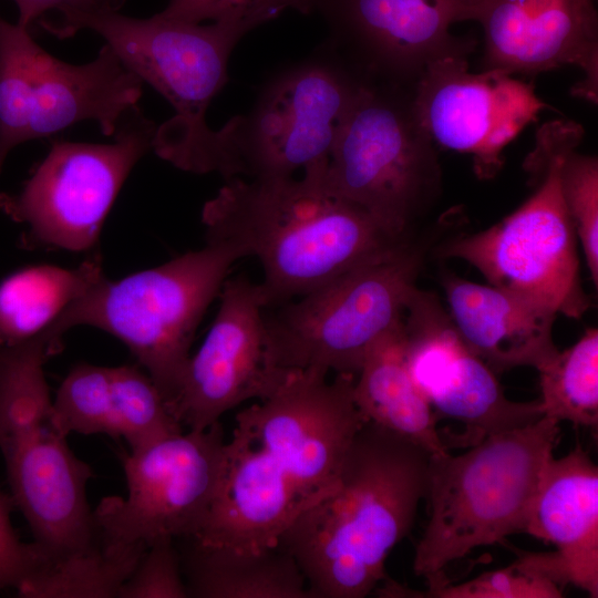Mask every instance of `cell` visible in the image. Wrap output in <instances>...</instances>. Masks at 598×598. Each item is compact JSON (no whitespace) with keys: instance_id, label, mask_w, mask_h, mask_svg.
<instances>
[{"instance_id":"cell-22","label":"cell","mask_w":598,"mask_h":598,"mask_svg":"<svg viewBox=\"0 0 598 598\" xmlns=\"http://www.w3.org/2000/svg\"><path fill=\"white\" fill-rule=\"evenodd\" d=\"M448 315L470 349L495 373L536 370L559 351L553 340L556 313L507 290L455 276L443 279Z\"/></svg>"},{"instance_id":"cell-19","label":"cell","mask_w":598,"mask_h":598,"mask_svg":"<svg viewBox=\"0 0 598 598\" xmlns=\"http://www.w3.org/2000/svg\"><path fill=\"white\" fill-rule=\"evenodd\" d=\"M465 21L483 30V70L511 75L578 68L571 91L598 101V16L594 0H480Z\"/></svg>"},{"instance_id":"cell-30","label":"cell","mask_w":598,"mask_h":598,"mask_svg":"<svg viewBox=\"0 0 598 598\" xmlns=\"http://www.w3.org/2000/svg\"><path fill=\"white\" fill-rule=\"evenodd\" d=\"M287 10L312 12L310 0H169L161 16L193 23L230 22L249 32Z\"/></svg>"},{"instance_id":"cell-26","label":"cell","mask_w":598,"mask_h":598,"mask_svg":"<svg viewBox=\"0 0 598 598\" xmlns=\"http://www.w3.org/2000/svg\"><path fill=\"white\" fill-rule=\"evenodd\" d=\"M145 548L107 542L97 532L96 540L84 549L40 559L17 592L27 598L117 597Z\"/></svg>"},{"instance_id":"cell-25","label":"cell","mask_w":598,"mask_h":598,"mask_svg":"<svg viewBox=\"0 0 598 598\" xmlns=\"http://www.w3.org/2000/svg\"><path fill=\"white\" fill-rule=\"evenodd\" d=\"M103 276L99 252L72 269L37 265L8 275L0 281V347L47 331Z\"/></svg>"},{"instance_id":"cell-33","label":"cell","mask_w":598,"mask_h":598,"mask_svg":"<svg viewBox=\"0 0 598 598\" xmlns=\"http://www.w3.org/2000/svg\"><path fill=\"white\" fill-rule=\"evenodd\" d=\"M12 497L0 491V590L17 588L37 567L40 554L34 543H24L11 522Z\"/></svg>"},{"instance_id":"cell-11","label":"cell","mask_w":598,"mask_h":598,"mask_svg":"<svg viewBox=\"0 0 598 598\" xmlns=\"http://www.w3.org/2000/svg\"><path fill=\"white\" fill-rule=\"evenodd\" d=\"M326 176L386 234L408 228L440 184L435 144L417 120L412 87L370 82L348 114Z\"/></svg>"},{"instance_id":"cell-2","label":"cell","mask_w":598,"mask_h":598,"mask_svg":"<svg viewBox=\"0 0 598 598\" xmlns=\"http://www.w3.org/2000/svg\"><path fill=\"white\" fill-rule=\"evenodd\" d=\"M431 455L373 422L360 426L332 491L278 542L301 569L311 598H363L388 577L386 558L410 534L425 498Z\"/></svg>"},{"instance_id":"cell-15","label":"cell","mask_w":598,"mask_h":598,"mask_svg":"<svg viewBox=\"0 0 598 598\" xmlns=\"http://www.w3.org/2000/svg\"><path fill=\"white\" fill-rule=\"evenodd\" d=\"M403 332L409 372L437 421L464 426L456 446H471L544 416L539 400L517 402L505 395L496 373L465 343L433 293L414 288Z\"/></svg>"},{"instance_id":"cell-5","label":"cell","mask_w":598,"mask_h":598,"mask_svg":"<svg viewBox=\"0 0 598 598\" xmlns=\"http://www.w3.org/2000/svg\"><path fill=\"white\" fill-rule=\"evenodd\" d=\"M559 432L558 421L543 416L491 434L461 454L431 455L429 520L415 546L414 574L429 587L444 584L452 561L524 533Z\"/></svg>"},{"instance_id":"cell-18","label":"cell","mask_w":598,"mask_h":598,"mask_svg":"<svg viewBox=\"0 0 598 598\" xmlns=\"http://www.w3.org/2000/svg\"><path fill=\"white\" fill-rule=\"evenodd\" d=\"M328 42L371 82L413 87L444 58H468L475 41L452 32L460 22L448 0H310Z\"/></svg>"},{"instance_id":"cell-16","label":"cell","mask_w":598,"mask_h":598,"mask_svg":"<svg viewBox=\"0 0 598 598\" xmlns=\"http://www.w3.org/2000/svg\"><path fill=\"white\" fill-rule=\"evenodd\" d=\"M218 297L214 322L168 403L188 430H205L241 403L269 396L290 372L272 359L259 283L227 278Z\"/></svg>"},{"instance_id":"cell-28","label":"cell","mask_w":598,"mask_h":598,"mask_svg":"<svg viewBox=\"0 0 598 598\" xmlns=\"http://www.w3.org/2000/svg\"><path fill=\"white\" fill-rule=\"evenodd\" d=\"M567 586L549 553L523 551L518 559L501 569L485 571L470 580L448 581L414 591L399 586L398 597L426 598H560Z\"/></svg>"},{"instance_id":"cell-20","label":"cell","mask_w":598,"mask_h":598,"mask_svg":"<svg viewBox=\"0 0 598 598\" xmlns=\"http://www.w3.org/2000/svg\"><path fill=\"white\" fill-rule=\"evenodd\" d=\"M53 410L66 434H105L131 450L184 431L140 365L76 364L58 389Z\"/></svg>"},{"instance_id":"cell-17","label":"cell","mask_w":598,"mask_h":598,"mask_svg":"<svg viewBox=\"0 0 598 598\" xmlns=\"http://www.w3.org/2000/svg\"><path fill=\"white\" fill-rule=\"evenodd\" d=\"M412 96L417 120L434 144L472 155L483 179L497 174L505 146L550 107L532 83L498 70L472 72L467 58L432 62Z\"/></svg>"},{"instance_id":"cell-10","label":"cell","mask_w":598,"mask_h":598,"mask_svg":"<svg viewBox=\"0 0 598 598\" xmlns=\"http://www.w3.org/2000/svg\"><path fill=\"white\" fill-rule=\"evenodd\" d=\"M423 262L408 239L265 316L275 363L286 371L357 375L369 350L401 321Z\"/></svg>"},{"instance_id":"cell-4","label":"cell","mask_w":598,"mask_h":598,"mask_svg":"<svg viewBox=\"0 0 598 598\" xmlns=\"http://www.w3.org/2000/svg\"><path fill=\"white\" fill-rule=\"evenodd\" d=\"M59 349L48 332L0 347V452L41 559L84 549L97 537L86 498L93 473L70 448L44 377Z\"/></svg>"},{"instance_id":"cell-3","label":"cell","mask_w":598,"mask_h":598,"mask_svg":"<svg viewBox=\"0 0 598 598\" xmlns=\"http://www.w3.org/2000/svg\"><path fill=\"white\" fill-rule=\"evenodd\" d=\"M328 162L300 177H235L202 209L206 239L256 257L267 308L328 282L405 239L386 234L364 210L339 196Z\"/></svg>"},{"instance_id":"cell-1","label":"cell","mask_w":598,"mask_h":598,"mask_svg":"<svg viewBox=\"0 0 598 598\" xmlns=\"http://www.w3.org/2000/svg\"><path fill=\"white\" fill-rule=\"evenodd\" d=\"M354 378L293 370L269 396L240 410L215 497L189 538L246 549L277 546L292 522L332 491L365 422L353 400Z\"/></svg>"},{"instance_id":"cell-9","label":"cell","mask_w":598,"mask_h":598,"mask_svg":"<svg viewBox=\"0 0 598 598\" xmlns=\"http://www.w3.org/2000/svg\"><path fill=\"white\" fill-rule=\"evenodd\" d=\"M100 34L140 79L173 106L157 125L153 151L184 172L207 174L213 128L206 123L210 102L228 81V63L249 31L230 22L193 23L156 13L147 19L118 12L87 17L79 31Z\"/></svg>"},{"instance_id":"cell-13","label":"cell","mask_w":598,"mask_h":598,"mask_svg":"<svg viewBox=\"0 0 598 598\" xmlns=\"http://www.w3.org/2000/svg\"><path fill=\"white\" fill-rule=\"evenodd\" d=\"M156 128L137 104L120 120L113 143L54 141L18 192L0 193V212L27 227L24 246L92 249L125 179L153 148Z\"/></svg>"},{"instance_id":"cell-14","label":"cell","mask_w":598,"mask_h":598,"mask_svg":"<svg viewBox=\"0 0 598 598\" xmlns=\"http://www.w3.org/2000/svg\"><path fill=\"white\" fill-rule=\"evenodd\" d=\"M219 422L131 450L122 458L126 496H107L93 511L111 543L146 547L159 538H186L202 527L224 464Z\"/></svg>"},{"instance_id":"cell-32","label":"cell","mask_w":598,"mask_h":598,"mask_svg":"<svg viewBox=\"0 0 598 598\" xmlns=\"http://www.w3.org/2000/svg\"><path fill=\"white\" fill-rule=\"evenodd\" d=\"M18 8L17 23L28 30L40 27L65 39L79 31L80 22L91 16L118 12L125 0H13Z\"/></svg>"},{"instance_id":"cell-24","label":"cell","mask_w":598,"mask_h":598,"mask_svg":"<svg viewBox=\"0 0 598 598\" xmlns=\"http://www.w3.org/2000/svg\"><path fill=\"white\" fill-rule=\"evenodd\" d=\"M353 400L365 421L414 441L432 455L448 452L437 419L409 372L403 320L367 353L354 378Z\"/></svg>"},{"instance_id":"cell-6","label":"cell","mask_w":598,"mask_h":598,"mask_svg":"<svg viewBox=\"0 0 598 598\" xmlns=\"http://www.w3.org/2000/svg\"><path fill=\"white\" fill-rule=\"evenodd\" d=\"M582 136L574 121L542 125L523 165L536 187L533 195L496 225L448 241L442 256L471 264L494 287L579 319L590 300L580 281L577 236L561 196L559 167Z\"/></svg>"},{"instance_id":"cell-31","label":"cell","mask_w":598,"mask_h":598,"mask_svg":"<svg viewBox=\"0 0 598 598\" xmlns=\"http://www.w3.org/2000/svg\"><path fill=\"white\" fill-rule=\"evenodd\" d=\"M120 598H186L181 555L174 538H159L141 555L120 588Z\"/></svg>"},{"instance_id":"cell-7","label":"cell","mask_w":598,"mask_h":598,"mask_svg":"<svg viewBox=\"0 0 598 598\" xmlns=\"http://www.w3.org/2000/svg\"><path fill=\"white\" fill-rule=\"evenodd\" d=\"M370 81L328 42L272 75L248 112L213 130L207 174L225 181L291 176L329 161Z\"/></svg>"},{"instance_id":"cell-21","label":"cell","mask_w":598,"mask_h":598,"mask_svg":"<svg viewBox=\"0 0 598 598\" xmlns=\"http://www.w3.org/2000/svg\"><path fill=\"white\" fill-rule=\"evenodd\" d=\"M524 533L556 547L567 585L598 597V467L580 444L548 460Z\"/></svg>"},{"instance_id":"cell-12","label":"cell","mask_w":598,"mask_h":598,"mask_svg":"<svg viewBox=\"0 0 598 598\" xmlns=\"http://www.w3.org/2000/svg\"><path fill=\"white\" fill-rule=\"evenodd\" d=\"M143 81L104 44L85 64L59 60L31 31L0 17V174L10 152L82 121L113 136L138 104Z\"/></svg>"},{"instance_id":"cell-23","label":"cell","mask_w":598,"mask_h":598,"mask_svg":"<svg viewBox=\"0 0 598 598\" xmlns=\"http://www.w3.org/2000/svg\"><path fill=\"white\" fill-rule=\"evenodd\" d=\"M187 540L182 571L188 597L311 598L293 557L280 546L246 549Z\"/></svg>"},{"instance_id":"cell-29","label":"cell","mask_w":598,"mask_h":598,"mask_svg":"<svg viewBox=\"0 0 598 598\" xmlns=\"http://www.w3.org/2000/svg\"><path fill=\"white\" fill-rule=\"evenodd\" d=\"M573 146L559 167L561 196L581 244L590 277L598 283V159Z\"/></svg>"},{"instance_id":"cell-34","label":"cell","mask_w":598,"mask_h":598,"mask_svg":"<svg viewBox=\"0 0 598 598\" xmlns=\"http://www.w3.org/2000/svg\"><path fill=\"white\" fill-rule=\"evenodd\" d=\"M453 2L460 12V21L465 22L466 14L480 0H448Z\"/></svg>"},{"instance_id":"cell-27","label":"cell","mask_w":598,"mask_h":598,"mask_svg":"<svg viewBox=\"0 0 598 598\" xmlns=\"http://www.w3.org/2000/svg\"><path fill=\"white\" fill-rule=\"evenodd\" d=\"M543 415L559 423L598 424V330L589 328L571 347L537 369Z\"/></svg>"},{"instance_id":"cell-8","label":"cell","mask_w":598,"mask_h":598,"mask_svg":"<svg viewBox=\"0 0 598 598\" xmlns=\"http://www.w3.org/2000/svg\"><path fill=\"white\" fill-rule=\"evenodd\" d=\"M241 258L233 244L206 239L200 249L154 268L118 280L103 276L60 321L66 331L91 326L120 339L168 404L190 355L197 326Z\"/></svg>"}]
</instances>
